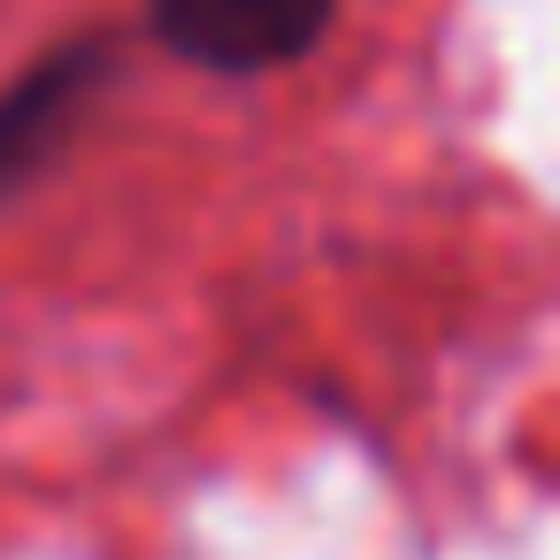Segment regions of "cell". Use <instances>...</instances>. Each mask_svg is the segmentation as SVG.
Returning a JSON list of instances; mask_svg holds the SVG:
<instances>
[{
  "mask_svg": "<svg viewBox=\"0 0 560 560\" xmlns=\"http://www.w3.org/2000/svg\"><path fill=\"white\" fill-rule=\"evenodd\" d=\"M323 24L330 0H154V32L170 39V55L223 78H254L307 55Z\"/></svg>",
  "mask_w": 560,
  "mask_h": 560,
  "instance_id": "obj_1",
  "label": "cell"
},
{
  "mask_svg": "<svg viewBox=\"0 0 560 560\" xmlns=\"http://www.w3.org/2000/svg\"><path fill=\"white\" fill-rule=\"evenodd\" d=\"M101 70H108V47L93 39V47H70V55H55L47 70H32L9 101H0V185H16L62 131H70V116L85 108V93L101 85Z\"/></svg>",
  "mask_w": 560,
  "mask_h": 560,
  "instance_id": "obj_2",
  "label": "cell"
}]
</instances>
